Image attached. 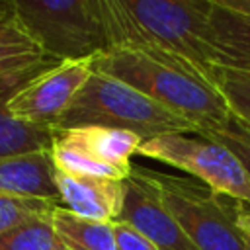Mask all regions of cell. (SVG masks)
I'll return each instance as SVG.
<instances>
[{
    "label": "cell",
    "instance_id": "6da1fadb",
    "mask_svg": "<svg viewBox=\"0 0 250 250\" xmlns=\"http://www.w3.org/2000/svg\"><path fill=\"white\" fill-rule=\"evenodd\" d=\"M105 51H143L195 68L217 66L207 35L205 0H94Z\"/></svg>",
    "mask_w": 250,
    "mask_h": 250
},
{
    "label": "cell",
    "instance_id": "7a4b0ae2",
    "mask_svg": "<svg viewBox=\"0 0 250 250\" xmlns=\"http://www.w3.org/2000/svg\"><path fill=\"white\" fill-rule=\"evenodd\" d=\"M94 70L133 86L191 123L197 133L219 129L232 117L213 82L182 62L143 51L109 49L94 57Z\"/></svg>",
    "mask_w": 250,
    "mask_h": 250
},
{
    "label": "cell",
    "instance_id": "3957f363",
    "mask_svg": "<svg viewBox=\"0 0 250 250\" xmlns=\"http://www.w3.org/2000/svg\"><path fill=\"white\" fill-rule=\"evenodd\" d=\"M90 125L129 131L143 141L164 133H197L191 123L160 107L133 86L98 70L90 74L55 129Z\"/></svg>",
    "mask_w": 250,
    "mask_h": 250
},
{
    "label": "cell",
    "instance_id": "277c9868",
    "mask_svg": "<svg viewBox=\"0 0 250 250\" xmlns=\"http://www.w3.org/2000/svg\"><path fill=\"white\" fill-rule=\"evenodd\" d=\"M197 250H246L234 209L201 182L137 166Z\"/></svg>",
    "mask_w": 250,
    "mask_h": 250
},
{
    "label": "cell",
    "instance_id": "5b68a950",
    "mask_svg": "<svg viewBox=\"0 0 250 250\" xmlns=\"http://www.w3.org/2000/svg\"><path fill=\"white\" fill-rule=\"evenodd\" d=\"M10 12L57 62L105 51L94 0H10Z\"/></svg>",
    "mask_w": 250,
    "mask_h": 250
},
{
    "label": "cell",
    "instance_id": "8992f818",
    "mask_svg": "<svg viewBox=\"0 0 250 250\" xmlns=\"http://www.w3.org/2000/svg\"><path fill=\"white\" fill-rule=\"evenodd\" d=\"M137 154L188 172L211 191L250 205V178L240 160L201 133H164L145 139Z\"/></svg>",
    "mask_w": 250,
    "mask_h": 250
},
{
    "label": "cell",
    "instance_id": "52a82bcc",
    "mask_svg": "<svg viewBox=\"0 0 250 250\" xmlns=\"http://www.w3.org/2000/svg\"><path fill=\"white\" fill-rule=\"evenodd\" d=\"M92 72L94 57L53 62L25 80L6 107L21 121L55 129Z\"/></svg>",
    "mask_w": 250,
    "mask_h": 250
},
{
    "label": "cell",
    "instance_id": "ba28073f",
    "mask_svg": "<svg viewBox=\"0 0 250 250\" xmlns=\"http://www.w3.org/2000/svg\"><path fill=\"white\" fill-rule=\"evenodd\" d=\"M123 184L125 199L119 221L129 223L158 250H197L137 166L131 168V174Z\"/></svg>",
    "mask_w": 250,
    "mask_h": 250
},
{
    "label": "cell",
    "instance_id": "9c48e42d",
    "mask_svg": "<svg viewBox=\"0 0 250 250\" xmlns=\"http://www.w3.org/2000/svg\"><path fill=\"white\" fill-rule=\"evenodd\" d=\"M61 205L78 217L113 223L119 219L125 199V180L74 176L55 172Z\"/></svg>",
    "mask_w": 250,
    "mask_h": 250
},
{
    "label": "cell",
    "instance_id": "30bf717a",
    "mask_svg": "<svg viewBox=\"0 0 250 250\" xmlns=\"http://www.w3.org/2000/svg\"><path fill=\"white\" fill-rule=\"evenodd\" d=\"M51 150L23 152L0 158V195L47 199L61 205Z\"/></svg>",
    "mask_w": 250,
    "mask_h": 250
},
{
    "label": "cell",
    "instance_id": "8fae6325",
    "mask_svg": "<svg viewBox=\"0 0 250 250\" xmlns=\"http://www.w3.org/2000/svg\"><path fill=\"white\" fill-rule=\"evenodd\" d=\"M55 139L78 148L90 158L121 172L125 178L131 174V156L137 154L143 139L135 133L111 127H74L55 129Z\"/></svg>",
    "mask_w": 250,
    "mask_h": 250
},
{
    "label": "cell",
    "instance_id": "7c38bea8",
    "mask_svg": "<svg viewBox=\"0 0 250 250\" xmlns=\"http://www.w3.org/2000/svg\"><path fill=\"white\" fill-rule=\"evenodd\" d=\"M37 72L39 70L23 74V76H14V78H8V80L0 82V158L2 156H12V154H23V152L51 150L55 129L21 121V119L14 117L6 107L10 96L25 80L35 76Z\"/></svg>",
    "mask_w": 250,
    "mask_h": 250
},
{
    "label": "cell",
    "instance_id": "4fadbf2b",
    "mask_svg": "<svg viewBox=\"0 0 250 250\" xmlns=\"http://www.w3.org/2000/svg\"><path fill=\"white\" fill-rule=\"evenodd\" d=\"M207 35L217 64L250 70V18L207 4Z\"/></svg>",
    "mask_w": 250,
    "mask_h": 250
},
{
    "label": "cell",
    "instance_id": "5bb4252c",
    "mask_svg": "<svg viewBox=\"0 0 250 250\" xmlns=\"http://www.w3.org/2000/svg\"><path fill=\"white\" fill-rule=\"evenodd\" d=\"M53 62L57 61L14 18L0 21V82L41 70Z\"/></svg>",
    "mask_w": 250,
    "mask_h": 250
},
{
    "label": "cell",
    "instance_id": "9a60e30c",
    "mask_svg": "<svg viewBox=\"0 0 250 250\" xmlns=\"http://www.w3.org/2000/svg\"><path fill=\"white\" fill-rule=\"evenodd\" d=\"M55 232L68 250H117L113 223L92 221L57 205L51 215Z\"/></svg>",
    "mask_w": 250,
    "mask_h": 250
},
{
    "label": "cell",
    "instance_id": "2e32d148",
    "mask_svg": "<svg viewBox=\"0 0 250 250\" xmlns=\"http://www.w3.org/2000/svg\"><path fill=\"white\" fill-rule=\"evenodd\" d=\"M211 82L223 96L230 115L250 127V70L217 64L211 70Z\"/></svg>",
    "mask_w": 250,
    "mask_h": 250
},
{
    "label": "cell",
    "instance_id": "e0dca14e",
    "mask_svg": "<svg viewBox=\"0 0 250 250\" xmlns=\"http://www.w3.org/2000/svg\"><path fill=\"white\" fill-rule=\"evenodd\" d=\"M51 215L31 219L4 232L0 236V250H68L55 232Z\"/></svg>",
    "mask_w": 250,
    "mask_h": 250
},
{
    "label": "cell",
    "instance_id": "ac0fdd59",
    "mask_svg": "<svg viewBox=\"0 0 250 250\" xmlns=\"http://www.w3.org/2000/svg\"><path fill=\"white\" fill-rule=\"evenodd\" d=\"M59 203L33 197L0 195V236L31 219L49 217Z\"/></svg>",
    "mask_w": 250,
    "mask_h": 250
},
{
    "label": "cell",
    "instance_id": "d6986e66",
    "mask_svg": "<svg viewBox=\"0 0 250 250\" xmlns=\"http://www.w3.org/2000/svg\"><path fill=\"white\" fill-rule=\"evenodd\" d=\"M201 135H207L219 143H223L244 166L248 178H250V127L240 123L238 119L230 117L227 125L211 131H203Z\"/></svg>",
    "mask_w": 250,
    "mask_h": 250
},
{
    "label": "cell",
    "instance_id": "ffe728a7",
    "mask_svg": "<svg viewBox=\"0 0 250 250\" xmlns=\"http://www.w3.org/2000/svg\"><path fill=\"white\" fill-rule=\"evenodd\" d=\"M115 229V244L117 250H158L146 236H143L137 229H133L125 221H113Z\"/></svg>",
    "mask_w": 250,
    "mask_h": 250
},
{
    "label": "cell",
    "instance_id": "44dd1931",
    "mask_svg": "<svg viewBox=\"0 0 250 250\" xmlns=\"http://www.w3.org/2000/svg\"><path fill=\"white\" fill-rule=\"evenodd\" d=\"M205 2L215 8H221L225 12H232V14L250 18V0H205Z\"/></svg>",
    "mask_w": 250,
    "mask_h": 250
},
{
    "label": "cell",
    "instance_id": "7402d4cb",
    "mask_svg": "<svg viewBox=\"0 0 250 250\" xmlns=\"http://www.w3.org/2000/svg\"><path fill=\"white\" fill-rule=\"evenodd\" d=\"M234 217H236V227L250 236V205L236 201V209H234Z\"/></svg>",
    "mask_w": 250,
    "mask_h": 250
},
{
    "label": "cell",
    "instance_id": "603a6c76",
    "mask_svg": "<svg viewBox=\"0 0 250 250\" xmlns=\"http://www.w3.org/2000/svg\"><path fill=\"white\" fill-rule=\"evenodd\" d=\"M244 246H246V250H250V236L248 234H244Z\"/></svg>",
    "mask_w": 250,
    "mask_h": 250
}]
</instances>
